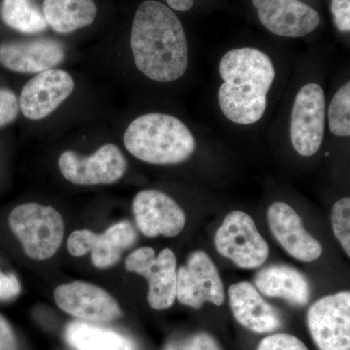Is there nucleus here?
Returning a JSON list of instances; mask_svg holds the SVG:
<instances>
[{"label":"nucleus","instance_id":"nucleus-1","mask_svg":"<svg viewBox=\"0 0 350 350\" xmlns=\"http://www.w3.org/2000/svg\"><path fill=\"white\" fill-rule=\"evenodd\" d=\"M295 62L262 46H234L216 66L215 107L223 125L238 135L267 131Z\"/></svg>","mask_w":350,"mask_h":350},{"label":"nucleus","instance_id":"nucleus-2","mask_svg":"<svg viewBox=\"0 0 350 350\" xmlns=\"http://www.w3.org/2000/svg\"><path fill=\"white\" fill-rule=\"evenodd\" d=\"M327 107L324 64L317 53L306 52L295 62L267 129L269 142L294 162L317 160L326 149Z\"/></svg>","mask_w":350,"mask_h":350},{"label":"nucleus","instance_id":"nucleus-3","mask_svg":"<svg viewBox=\"0 0 350 350\" xmlns=\"http://www.w3.org/2000/svg\"><path fill=\"white\" fill-rule=\"evenodd\" d=\"M131 48L140 72L158 84H172L187 73L190 50L180 19L169 6L146 0L131 25Z\"/></svg>","mask_w":350,"mask_h":350},{"label":"nucleus","instance_id":"nucleus-4","mask_svg":"<svg viewBox=\"0 0 350 350\" xmlns=\"http://www.w3.org/2000/svg\"><path fill=\"white\" fill-rule=\"evenodd\" d=\"M131 155L149 165L174 167L192 160L200 149L195 131L178 116L149 112L133 120L124 133Z\"/></svg>","mask_w":350,"mask_h":350},{"label":"nucleus","instance_id":"nucleus-5","mask_svg":"<svg viewBox=\"0 0 350 350\" xmlns=\"http://www.w3.org/2000/svg\"><path fill=\"white\" fill-rule=\"evenodd\" d=\"M8 222L11 231L31 259L36 261L50 259L63 243V216L52 206L36 202L21 204L11 211Z\"/></svg>","mask_w":350,"mask_h":350},{"label":"nucleus","instance_id":"nucleus-6","mask_svg":"<svg viewBox=\"0 0 350 350\" xmlns=\"http://www.w3.org/2000/svg\"><path fill=\"white\" fill-rule=\"evenodd\" d=\"M219 255L237 268L252 271L262 268L269 256V246L252 216L241 209L226 214L214 234Z\"/></svg>","mask_w":350,"mask_h":350},{"label":"nucleus","instance_id":"nucleus-7","mask_svg":"<svg viewBox=\"0 0 350 350\" xmlns=\"http://www.w3.org/2000/svg\"><path fill=\"white\" fill-rule=\"evenodd\" d=\"M306 326L319 350H350V288L319 297L308 306Z\"/></svg>","mask_w":350,"mask_h":350},{"label":"nucleus","instance_id":"nucleus-8","mask_svg":"<svg viewBox=\"0 0 350 350\" xmlns=\"http://www.w3.org/2000/svg\"><path fill=\"white\" fill-rule=\"evenodd\" d=\"M267 222L276 243L296 261L314 264L325 255V246L306 229L303 219L290 202L275 200L267 207Z\"/></svg>","mask_w":350,"mask_h":350},{"label":"nucleus","instance_id":"nucleus-9","mask_svg":"<svg viewBox=\"0 0 350 350\" xmlns=\"http://www.w3.org/2000/svg\"><path fill=\"white\" fill-rule=\"evenodd\" d=\"M126 271L144 276L148 282L147 300L155 310H167L176 300L177 259L170 248L156 254L152 247H140L126 257Z\"/></svg>","mask_w":350,"mask_h":350},{"label":"nucleus","instance_id":"nucleus-10","mask_svg":"<svg viewBox=\"0 0 350 350\" xmlns=\"http://www.w3.org/2000/svg\"><path fill=\"white\" fill-rule=\"evenodd\" d=\"M176 299L181 305L195 310L206 304L216 306L224 304V283L217 266L206 251H193L185 264L177 269Z\"/></svg>","mask_w":350,"mask_h":350},{"label":"nucleus","instance_id":"nucleus-11","mask_svg":"<svg viewBox=\"0 0 350 350\" xmlns=\"http://www.w3.org/2000/svg\"><path fill=\"white\" fill-rule=\"evenodd\" d=\"M59 167L64 178L75 185H107L123 178L128 163L117 145L107 144L91 156L64 151L59 156Z\"/></svg>","mask_w":350,"mask_h":350},{"label":"nucleus","instance_id":"nucleus-12","mask_svg":"<svg viewBox=\"0 0 350 350\" xmlns=\"http://www.w3.org/2000/svg\"><path fill=\"white\" fill-rule=\"evenodd\" d=\"M252 5L262 27L278 38H308L321 24L319 11L303 0H252Z\"/></svg>","mask_w":350,"mask_h":350},{"label":"nucleus","instance_id":"nucleus-13","mask_svg":"<svg viewBox=\"0 0 350 350\" xmlns=\"http://www.w3.org/2000/svg\"><path fill=\"white\" fill-rule=\"evenodd\" d=\"M133 211L138 229L147 238H174L181 234L187 222L180 204L157 189L138 192L133 200Z\"/></svg>","mask_w":350,"mask_h":350},{"label":"nucleus","instance_id":"nucleus-14","mask_svg":"<svg viewBox=\"0 0 350 350\" xmlns=\"http://www.w3.org/2000/svg\"><path fill=\"white\" fill-rule=\"evenodd\" d=\"M137 239V232L131 223L120 221L100 234L88 229L72 232L66 246L72 256L81 257L91 253L92 262L96 268L107 269L116 265L123 251L131 247Z\"/></svg>","mask_w":350,"mask_h":350},{"label":"nucleus","instance_id":"nucleus-15","mask_svg":"<svg viewBox=\"0 0 350 350\" xmlns=\"http://www.w3.org/2000/svg\"><path fill=\"white\" fill-rule=\"evenodd\" d=\"M54 299L63 312L83 321L108 322L122 315L118 301L103 288L75 280L55 289Z\"/></svg>","mask_w":350,"mask_h":350},{"label":"nucleus","instance_id":"nucleus-16","mask_svg":"<svg viewBox=\"0 0 350 350\" xmlns=\"http://www.w3.org/2000/svg\"><path fill=\"white\" fill-rule=\"evenodd\" d=\"M75 88L71 75L62 69L38 73L23 88L19 101L25 118L38 121L52 114Z\"/></svg>","mask_w":350,"mask_h":350},{"label":"nucleus","instance_id":"nucleus-17","mask_svg":"<svg viewBox=\"0 0 350 350\" xmlns=\"http://www.w3.org/2000/svg\"><path fill=\"white\" fill-rule=\"evenodd\" d=\"M228 301L232 317L239 325L256 334H273L282 328L280 312L251 282L234 283L228 289Z\"/></svg>","mask_w":350,"mask_h":350},{"label":"nucleus","instance_id":"nucleus-18","mask_svg":"<svg viewBox=\"0 0 350 350\" xmlns=\"http://www.w3.org/2000/svg\"><path fill=\"white\" fill-rule=\"evenodd\" d=\"M63 44L52 38L16 41L0 46V64L13 72L40 73L63 63Z\"/></svg>","mask_w":350,"mask_h":350},{"label":"nucleus","instance_id":"nucleus-19","mask_svg":"<svg viewBox=\"0 0 350 350\" xmlns=\"http://www.w3.org/2000/svg\"><path fill=\"white\" fill-rule=\"evenodd\" d=\"M254 285L267 298L282 299L290 305L308 306L312 288L308 278L294 267L273 264L264 267L255 275Z\"/></svg>","mask_w":350,"mask_h":350},{"label":"nucleus","instance_id":"nucleus-20","mask_svg":"<svg viewBox=\"0 0 350 350\" xmlns=\"http://www.w3.org/2000/svg\"><path fill=\"white\" fill-rule=\"evenodd\" d=\"M326 149L340 167H350V77L328 96Z\"/></svg>","mask_w":350,"mask_h":350},{"label":"nucleus","instance_id":"nucleus-21","mask_svg":"<svg viewBox=\"0 0 350 350\" xmlns=\"http://www.w3.org/2000/svg\"><path fill=\"white\" fill-rule=\"evenodd\" d=\"M43 13L53 31L68 34L93 24L98 8L93 0H44Z\"/></svg>","mask_w":350,"mask_h":350},{"label":"nucleus","instance_id":"nucleus-22","mask_svg":"<svg viewBox=\"0 0 350 350\" xmlns=\"http://www.w3.org/2000/svg\"><path fill=\"white\" fill-rule=\"evenodd\" d=\"M66 340L77 350H137L133 340L126 336L88 322L68 324Z\"/></svg>","mask_w":350,"mask_h":350},{"label":"nucleus","instance_id":"nucleus-23","mask_svg":"<svg viewBox=\"0 0 350 350\" xmlns=\"http://www.w3.org/2000/svg\"><path fill=\"white\" fill-rule=\"evenodd\" d=\"M0 16L4 24L22 33H39L48 27L44 13L33 0H2Z\"/></svg>","mask_w":350,"mask_h":350},{"label":"nucleus","instance_id":"nucleus-24","mask_svg":"<svg viewBox=\"0 0 350 350\" xmlns=\"http://www.w3.org/2000/svg\"><path fill=\"white\" fill-rule=\"evenodd\" d=\"M328 217L332 237L350 261V192H340L333 198Z\"/></svg>","mask_w":350,"mask_h":350},{"label":"nucleus","instance_id":"nucleus-25","mask_svg":"<svg viewBox=\"0 0 350 350\" xmlns=\"http://www.w3.org/2000/svg\"><path fill=\"white\" fill-rule=\"evenodd\" d=\"M256 350H310L305 342L288 333L269 334L262 338Z\"/></svg>","mask_w":350,"mask_h":350},{"label":"nucleus","instance_id":"nucleus-26","mask_svg":"<svg viewBox=\"0 0 350 350\" xmlns=\"http://www.w3.org/2000/svg\"><path fill=\"white\" fill-rule=\"evenodd\" d=\"M165 350H222L217 340L206 332H199L186 340L172 342Z\"/></svg>","mask_w":350,"mask_h":350},{"label":"nucleus","instance_id":"nucleus-27","mask_svg":"<svg viewBox=\"0 0 350 350\" xmlns=\"http://www.w3.org/2000/svg\"><path fill=\"white\" fill-rule=\"evenodd\" d=\"M20 101L11 90L0 89V128L9 125L19 115Z\"/></svg>","mask_w":350,"mask_h":350},{"label":"nucleus","instance_id":"nucleus-28","mask_svg":"<svg viewBox=\"0 0 350 350\" xmlns=\"http://www.w3.org/2000/svg\"><path fill=\"white\" fill-rule=\"evenodd\" d=\"M330 12L336 29L350 36V0H330Z\"/></svg>","mask_w":350,"mask_h":350},{"label":"nucleus","instance_id":"nucleus-29","mask_svg":"<svg viewBox=\"0 0 350 350\" xmlns=\"http://www.w3.org/2000/svg\"><path fill=\"white\" fill-rule=\"evenodd\" d=\"M22 291V286L17 276L0 271V301H11L17 298Z\"/></svg>","mask_w":350,"mask_h":350},{"label":"nucleus","instance_id":"nucleus-30","mask_svg":"<svg viewBox=\"0 0 350 350\" xmlns=\"http://www.w3.org/2000/svg\"><path fill=\"white\" fill-rule=\"evenodd\" d=\"M0 350H18L12 328L2 315H0Z\"/></svg>","mask_w":350,"mask_h":350},{"label":"nucleus","instance_id":"nucleus-31","mask_svg":"<svg viewBox=\"0 0 350 350\" xmlns=\"http://www.w3.org/2000/svg\"><path fill=\"white\" fill-rule=\"evenodd\" d=\"M167 6L178 12H187L194 6L195 0H165Z\"/></svg>","mask_w":350,"mask_h":350}]
</instances>
